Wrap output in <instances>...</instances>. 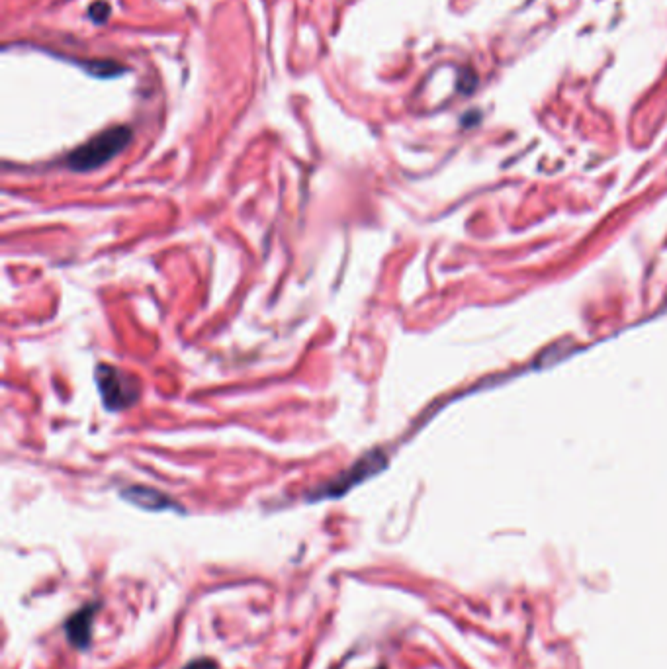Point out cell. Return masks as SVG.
<instances>
[{
  "label": "cell",
  "mask_w": 667,
  "mask_h": 669,
  "mask_svg": "<svg viewBox=\"0 0 667 669\" xmlns=\"http://www.w3.org/2000/svg\"><path fill=\"white\" fill-rule=\"evenodd\" d=\"M130 141H132V130L128 126H114V128L92 137L79 149H75L67 157V165H69V169L79 171V173H87L92 169H98L104 163L112 161L118 153H122Z\"/></svg>",
  "instance_id": "cell-1"
},
{
  "label": "cell",
  "mask_w": 667,
  "mask_h": 669,
  "mask_svg": "<svg viewBox=\"0 0 667 669\" xmlns=\"http://www.w3.org/2000/svg\"><path fill=\"white\" fill-rule=\"evenodd\" d=\"M96 382L102 396V402L110 411H122L130 405H134L139 398V384L130 380L128 374L122 370L102 364L96 370Z\"/></svg>",
  "instance_id": "cell-2"
},
{
  "label": "cell",
  "mask_w": 667,
  "mask_h": 669,
  "mask_svg": "<svg viewBox=\"0 0 667 669\" xmlns=\"http://www.w3.org/2000/svg\"><path fill=\"white\" fill-rule=\"evenodd\" d=\"M382 462H384V456L378 454V452H374L370 456H364L360 462H356L347 474H341L337 480H333L325 488L312 493V499H315V501L317 499H329V497H339V495L347 493L351 488H355L356 484L364 482L368 476L376 474L382 468Z\"/></svg>",
  "instance_id": "cell-3"
},
{
  "label": "cell",
  "mask_w": 667,
  "mask_h": 669,
  "mask_svg": "<svg viewBox=\"0 0 667 669\" xmlns=\"http://www.w3.org/2000/svg\"><path fill=\"white\" fill-rule=\"evenodd\" d=\"M100 611V601L85 603L81 609H77L63 625L67 642L77 650H89L92 644V626L94 619Z\"/></svg>",
  "instance_id": "cell-4"
},
{
  "label": "cell",
  "mask_w": 667,
  "mask_h": 669,
  "mask_svg": "<svg viewBox=\"0 0 667 669\" xmlns=\"http://www.w3.org/2000/svg\"><path fill=\"white\" fill-rule=\"evenodd\" d=\"M124 497L128 501H132L137 507L147 509V511H167V509H175V501L169 499L165 493L161 491L149 490V488H130L124 491Z\"/></svg>",
  "instance_id": "cell-5"
},
{
  "label": "cell",
  "mask_w": 667,
  "mask_h": 669,
  "mask_svg": "<svg viewBox=\"0 0 667 669\" xmlns=\"http://www.w3.org/2000/svg\"><path fill=\"white\" fill-rule=\"evenodd\" d=\"M89 73L96 75V77H114L118 73L124 71V67L116 65V63H106V61H96V63H90L85 67Z\"/></svg>",
  "instance_id": "cell-6"
},
{
  "label": "cell",
  "mask_w": 667,
  "mask_h": 669,
  "mask_svg": "<svg viewBox=\"0 0 667 669\" xmlns=\"http://www.w3.org/2000/svg\"><path fill=\"white\" fill-rule=\"evenodd\" d=\"M108 16H110V6L104 0L94 2L89 8V18L96 24H104L108 20Z\"/></svg>",
  "instance_id": "cell-7"
},
{
  "label": "cell",
  "mask_w": 667,
  "mask_h": 669,
  "mask_svg": "<svg viewBox=\"0 0 667 669\" xmlns=\"http://www.w3.org/2000/svg\"><path fill=\"white\" fill-rule=\"evenodd\" d=\"M180 669H218V664L210 658H198V660H192L190 664H186L184 668Z\"/></svg>",
  "instance_id": "cell-8"
},
{
  "label": "cell",
  "mask_w": 667,
  "mask_h": 669,
  "mask_svg": "<svg viewBox=\"0 0 667 669\" xmlns=\"http://www.w3.org/2000/svg\"><path fill=\"white\" fill-rule=\"evenodd\" d=\"M376 669H386V668H384V666H380V668H376Z\"/></svg>",
  "instance_id": "cell-9"
}]
</instances>
